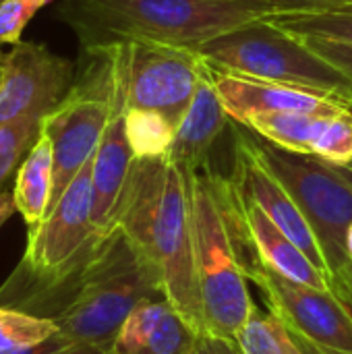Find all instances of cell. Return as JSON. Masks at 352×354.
<instances>
[{
  "label": "cell",
  "mask_w": 352,
  "mask_h": 354,
  "mask_svg": "<svg viewBox=\"0 0 352 354\" xmlns=\"http://www.w3.org/2000/svg\"><path fill=\"white\" fill-rule=\"evenodd\" d=\"M191 191L201 332L234 338L257 309L243 268L251 243L230 180L210 172L205 164L191 172Z\"/></svg>",
  "instance_id": "3957f363"
},
{
  "label": "cell",
  "mask_w": 352,
  "mask_h": 354,
  "mask_svg": "<svg viewBox=\"0 0 352 354\" xmlns=\"http://www.w3.org/2000/svg\"><path fill=\"white\" fill-rule=\"evenodd\" d=\"M214 81L228 116L237 124H243L253 114H274V112L336 114L344 108H351L305 89L241 77L218 68H214Z\"/></svg>",
  "instance_id": "4fadbf2b"
},
{
  "label": "cell",
  "mask_w": 352,
  "mask_h": 354,
  "mask_svg": "<svg viewBox=\"0 0 352 354\" xmlns=\"http://www.w3.org/2000/svg\"><path fill=\"white\" fill-rule=\"evenodd\" d=\"M338 114V112H336ZM332 114H309V112H274L253 114L243 127L263 137L266 141L284 147L295 153H311L315 143Z\"/></svg>",
  "instance_id": "ac0fdd59"
},
{
  "label": "cell",
  "mask_w": 352,
  "mask_h": 354,
  "mask_svg": "<svg viewBox=\"0 0 352 354\" xmlns=\"http://www.w3.org/2000/svg\"><path fill=\"white\" fill-rule=\"evenodd\" d=\"M0 73H2V71H0Z\"/></svg>",
  "instance_id": "e575fe53"
},
{
  "label": "cell",
  "mask_w": 352,
  "mask_h": 354,
  "mask_svg": "<svg viewBox=\"0 0 352 354\" xmlns=\"http://www.w3.org/2000/svg\"><path fill=\"white\" fill-rule=\"evenodd\" d=\"M52 0H4L0 2V46L21 41L27 23Z\"/></svg>",
  "instance_id": "d4e9b609"
},
{
  "label": "cell",
  "mask_w": 352,
  "mask_h": 354,
  "mask_svg": "<svg viewBox=\"0 0 352 354\" xmlns=\"http://www.w3.org/2000/svg\"><path fill=\"white\" fill-rule=\"evenodd\" d=\"M230 183H232V187L241 195L253 199L268 214V218L330 280L328 263L324 259V253L319 249V243H317V239H315V234H313L307 218L303 216V212L299 209V205L295 203V199L290 197V193L253 156V151L247 145L245 131L234 135V170H232Z\"/></svg>",
  "instance_id": "8fae6325"
},
{
  "label": "cell",
  "mask_w": 352,
  "mask_h": 354,
  "mask_svg": "<svg viewBox=\"0 0 352 354\" xmlns=\"http://www.w3.org/2000/svg\"><path fill=\"white\" fill-rule=\"evenodd\" d=\"M243 354H305L290 330L274 315L255 309L234 336Z\"/></svg>",
  "instance_id": "ffe728a7"
},
{
  "label": "cell",
  "mask_w": 352,
  "mask_h": 354,
  "mask_svg": "<svg viewBox=\"0 0 352 354\" xmlns=\"http://www.w3.org/2000/svg\"><path fill=\"white\" fill-rule=\"evenodd\" d=\"M245 2L270 6L276 12H313V10H328V8L352 4V0H245Z\"/></svg>",
  "instance_id": "4316f807"
},
{
  "label": "cell",
  "mask_w": 352,
  "mask_h": 354,
  "mask_svg": "<svg viewBox=\"0 0 352 354\" xmlns=\"http://www.w3.org/2000/svg\"><path fill=\"white\" fill-rule=\"evenodd\" d=\"M168 299L158 272L114 226L102 232L79 268L66 305L52 317L68 344L110 351L127 317L143 303Z\"/></svg>",
  "instance_id": "277c9868"
},
{
  "label": "cell",
  "mask_w": 352,
  "mask_h": 354,
  "mask_svg": "<svg viewBox=\"0 0 352 354\" xmlns=\"http://www.w3.org/2000/svg\"><path fill=\"white\" fill-rule=\"evenodd\" d=\"M245 276L251 280L274 313L293 334L319 346L352 353V311L332 292L280 276L255 253L247 257Z\"/></svg>",
  "instance_id": "ba28073f"
},
{
  "label": "cell",
  "mask_w": 352,
  "mask_h": 354,
  "mask_svg": "<svg viewBox=\"0 0 352 354\" xmlns=\"http://www.w3.org/2000/svg\"><path fill=\"white\" fill-rule=\"evenodd\" d=\"M71 344L60 336H52L44 342H37V344H25V346H15V348H6V351H0V354H60L64 348H68Z\"/></svg>",
  "instance_id": "f1b7e54d"
},
{
  "label": "cell",
  "mask_w": 352,
  "mask_h": 354,
  "mask_svg": "<svg viewBox=\"0 0 352 354\" xmlns=\"http://www.w3.org/2000/svg\"><path fill=\"white\" fill-rule=\"evenodd\" d=\"M54 187V158L52 145L46 135L39 133L33 147L21 162L15 178V205L17 214L29 228H35L48 214Z\"/></svg>",
  "instance_id": "e0dca14e"
},
{
  "label": "cell",
  "mask_w": 352,
  "mask_h": 354,
  "mask_svg": "<svg viewBox=\"0 0 352 354\" xmlns=\"http://www.w3.org/2000/svg\"><path fill=\"white\" fill-rule=\"evenodd\" d=\"M60 354H110V351L100 348V346H89V344H71Z\"/></svg>",
  "instance_id": "1f68e13d"
},
{
  "label": "cell",
  "mask_w": 352,
  "mask_h": 354,
  "mask_svg": "<svg viewBox=\"0 0 352 354\" xmlns=\"http://www.w3.org/2000/svg\"><path fill=\"white\" fill-rule=\"evenodd\" d=\"M17 214V205H15V197L10 191H0V228Z\"/></svg>",
  "instance_id": "f546056e"
},
{
  "label": "cell",
  "mask_w": 352,
  "mask_h": 354,
  "mask_svg": "<svg viewBox=\"0 0 352 354\" xmlns=\"http://www.w3.org/2000/svg\"><path fill=\"white\" fill-rule=\"evenodd\" d=\"M315 54H319L324 60L334 64L338 71H342L352 81V44L336 41V39H324V37H301Z\"/></svg>",
  "instance_id": "484cf974"
},
{
  "label": "cell",
  "mask_w": 352,
  "mask_h": 354,
  "mask_svg": "<svg viewBox=\"0 0 352 354\" xmlns=\"http://www.w3.org/2000/svg\"><path fill=\"white\" fill-rule=\"evenodd\" d=\"M110 46L122 75L127 108L160 112L178 127L203 79L207 60L197 50L154 41Z\"/></svg>",
  "instance_id": "52a82bcc"
},
{
  "label": "cell",
  "mask_w": 352,
  "mask_h": 354,
  "mask_svg": "<svg viewBox=\"0 0 352 354\" xmlns=\"http://www.w3.org/2000/svg\"><path fill=\"white\" fill-rule=\"evenodd\" d=\"M276 15L245 0H64L60 19L83 50L118 41H154L197 50L201 44Z\"/></svg>",
  "instance_id": "7a4b0ae2"
},
{
  "label": "cell",
  "mask_w": 352,
  "mask_h": 354,
  "mask_svg": "<svg viewBox=\"0 0 352 354\" xmlns=\"http://www.w3.org/2000/svg\"><path fill=\"white\" fill-rule=\"evenodd\" d=\"M124 127L135 158L168 156L176 127L164 114L154 110L127 108Z\"/></svg>",
  "instance_id": "44dd1931"
},
{
  "label": "cell",
  "mask_w": 352,
  "mask_h": 354,
  "mask_svg": "<svg viewBox=\"0 0 352 354\" xmlns=\"http://www.w3.org/2000/svg\"><path fill=\"white\" fill-rule=\"evenodd\" d=\"M110 110L108 97L75 83L66 97L41 118L39 133L50 139L54 158V187L48 212L73 178L93 160L110 120Z\"/></svg>",
  "instance_id": "30bf717a"
},
{
  "label": "cell",
  "mask_w": 352,
  "mask_h": 354,
  "mask_svg": "<svg viewBox=\"0 0 352 354\" xmlns=\"http://www.w3.org/2000/svg\"><path fill=\"white\" fill-rule=\"evenodd\" d=\"M199 332L168 299L147 301L127 317L110 354H191Z\"/></svg>",
  "instance_id": "5bb4252c"
},
{
  "label": "cell",
  "mask_w": 352,
  "mask_h": 354,
  "mask_svg": "<svg viewBox=\"0 0 352 354\" xmlns=\"http://www.w3.org/2000/svg\"><path fill=\"white\" fill-rule=\"evenodd\" d=\"M313 156L336 164L352 162V108L332 114L315 143Z\"/></svg>",
  "instance_id": "cb8c5ba5"
},
{
  "label": "cell",
  "mask_w": 352,
  "mask_h": 354,
  "mask_svg": "<svg viewBox=\"0 0 352 354\" xmlns=\"http://www.w3.org/2000/svg\"><path fill=\"white\" fill-rule=\"evenodd\" d=\"M346 251H349V257H351L352 261V226L351 230H349V236H346Z\"/></svg>",
  "instance_id": "d6a6232c"
},
{
  "label": "cell",
  "mask_w": 352,
  "mask_h": 354,
  "mask_svg": "<svg viewBox=\"0 0 352 354\" xmlns=\"http://www.w3.org/2000/svg\"><path fill=\"white\" fill-rule=\"evenodd\" d=\"M41 118H25L0 124V191L39 137Z\"/></svg>",
  "instance_id": "7402d4cb"
},
{
  "label": "cell",
  "mask_w": 352,
  "mask_h": 354,
  "mask_svg": "<svg viewBox=\"0 0 352 354\" xmlns=\"http://www.w3.org/2000/svg\"><path fill=\"white\" fill-rule=\"evenodd\" d=\"M234 197L251 243V251L261 263L295 282L309 284L319 290H332L328 276L311 263V259L268 218V214L253 199L241 195L237 189Z\"/></svg>",
  "instance_id": "2e32d148"
},
{
  "label": "cell",
  "mask_w": 352,
  "mask_h": 354,
  "mask_svg": "<svg viewBox=\"0 0 352 354\" xmlns=\"http://www.w3.org/2000/svg\"><path fill=\"white\" fill-rule=\"evenodd\" d=\"M110 120L98 145L91 164V220L98 232H108L116 226L118 203L135 162L127 127V97L118 68V81L110 95Z\"/></svg>",
  "instance_id": "7c38bea8"
},
{
  "label": "cell",
  "mask_w": 352,
  "mask_h": 354,
  "mask_svg": "<svg viewBox=\"0 0 352 354\" xmlns=\"http://www.w3.org/2000/svg\"><path fill=\"white\" fill-rule=\"evenodd\" d=\"M116 226L158 272L168 301L203 330L195 276L191 172L168 156L135 158Z\"/></svg>",
  "instance_id": "6da1fadb"
},
{
  "label": "cell",
  "mask_w": 352,
  "mask_h": 354,
  "mask_svg": "<svg viewBox=\"0 0 352 354\" xmlns=\"http://www.w3.org/2000/svg\"><path fill=\"white\" fill-rule=\"evenodd\" d=\"M259 164L290 193L307 218L330 272L332 292L352 311V261L346 236L352 226V162L336 164L295 153L263 137L245 133Z\"/></svg>",
  "instance_id": "5b68a950"
},
{
  "label": "cell",
  "mask_w": 352,
  "mask_h": 354,
  "mask_svg": "<svg viewBox=\"0 0 352 354\" xmlns=\"http://www.w3.org/2000/svg\"><path fill=\"white\" fill-rule=\"evenodd\" d=\"M218 71L305 89L352 108V81L301 37L268 19L230 29L197 48Z\"/></svg>",
  "instance_id": "8992f818"
},
{
  "label": "cell",
  "mask_w": 352,
  "mask_h": 354,
  "mask_svg": "<svg viewBox=\"0 0 352 354\" xmlns=\"http://www.w3.org/2000/svg\"><path fill=\"white\" fill-rule=\"evenodd\" d=\"M0 2H4V0H0Z\"/></svg>",
  "instance_id": "836d02e7"
},
{
  "label": "cell",
  "mask_w": 352,
  "mask_h": 354,
  "mask_svg": "<svg viewBox=\"0 0 352 354\" xmlns=\"http://www.w3.org/2000/svg\"><path fill=\"white\" fill-rule=\"evenodd\" d=\"M266 19L297 37H324L352 44V4L313 12H276Z\"/></svg>",
  "instance_id": "d6986e66"
},
{
  "label": "cell",
  "mask_w": 352,
  "mask_h": 354,
  "mask_svg": "<svg viewBox=\"0 0 352 354\" xmlns=\"http://www.w3.org/2000/svg\"><path fill=\"white\" fill-rule=\"evenodd\" d=\"M56 334L58 328L52 319L0 307V351L25 346V344H37Z\"/></svg>",
  "instance_id": "603a6c76"
},
{
  "label": "cell",
  "mask_w": 352,
  "mask_h": 354,
  "mask_svg": "<svg viewBox=\"0 0 352 354\" xmlns=\"http://www.w3.org/2000/svg\"><path fill=\"white\" fill-rule=\"evenodd\" d=\"M191 354H243L237 340L230 336L214 334V332H199L195 348Z\"/></svg>",
  "instance_id": "83f0119b"
},
{
  "label": "cell",
  "mask_w": 352,
  "mask_h": 354,
  "mask_svg": "<svg viewBox=\"0 0 352 354\" xmlns=\"http://www.w3.org/2000/svg\"><path fill=\"white\" fill-rule=\"evenodd\" d=\"M0 124L48 116L75 85L73 64L35 41L0 54Z\"/></svg>",
  "instance_id": "9c48e42d"
},
{
  "label": "cell",
  "mask_w": 352,
  "mask_h": 354,
  "mask_svg": "<svg viewBox=\"0 0 352 354\" xmlns=\"http://www.w3.org/2000/svg\"><path fill=\"white\" fill-rule=\"evenodd\" d=\"M232 118L228 116L214 81V66L207 62L203 79L183 114L168 158L180 168L195 172L207 164V153Z\"/></svg>",
  "instance_id": "9a60e30c"
},
{
  "label": "cell",
  "mask_w": 352,
  "mask_h": 354,
  "mask_svg": "<svg viewBox=\"0 0 352 354\" xmlns=\"http://www.w3.org/2000/svg\"><path fill=\"white\" fill-rule=\"evenodd\" d=\"M293 334V332H290ZM295 338H297V342H299V346H301V351L305 354H352L349 351H336V348H326V346H319V344H315V342H311V340H307V338H301V336H297V334H293Z\"/></svg>",
  "instance_id": "4dcf8cb0"
}]
</instances>
